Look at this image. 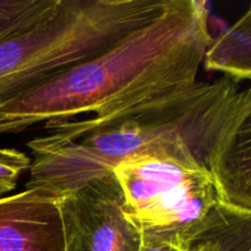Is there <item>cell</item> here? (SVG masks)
<instances>
[{"instance_id":"cell-13","label":"cell","mask_w":251,"mask_h":251,"mask_svg":"<svg viewBox=\"0 0 251 251\" xmlns=\"http://www.w3.org/2000/svg\"><path fill=\"white\" fill-rule=\"evenodd\" d=\"M186 251H205L203 247L200 244H190L186 248Z\"/></svg>"},{"instance_id":"cell-9","label":"cell","mask_w":251,"mask_h":251,"mask_svg":"<svg viewBox=\"0 0 251 251\" xmlns=\"http://www.w3.org/2000/svg\"><path fill=\"white\" fill-rule=\"evenodd\" d=\"M190 244L202 245L205 251H251V212L220 202L189 240Z\"/></svg>"},{"instance_id":"cell-7","label":"cell","mask_w":251,"mask_h":251,"mask_svg":"<svg viewBox=\"0 0 251 251\" xmlns=\"http://www.w3.org/2000/svg\"><path fill=\"white\" fill-rule=\"evenodd\" d=\"M210 172L221 202L251 212V97L221 140Z\"/></svg>"},{"instance_id":"cell-6","label":"cell","mask_w":251,"mask_h":251,"mask_svg":"<svg viewBox=\"0 0 251 251\" xmlns=\"http://www.w3.org/2000/svg\"><path fill=\"white\" fill-rule=\"evenodd\" d=\"M61 196L33 188L0 198V251H64Z\"/></svg>"},{"instance_id":"cell-11","label":"cell","mask_w":251,"mask_h":251,"mask_svg":"<svg viewBox=\"0 0 251 251\" xmlns=\"http://www.w3.org/2000/svg\"><path fill=\"white\" fill-rule=\"evenodd\" d=\"M31 167V158L16 149H0V195L16 188L17 180Z\"/></svg>"},{"instance_id":"cell-12","label":"cell","mask_w":251,"mask_h":251,"mask_svg":"<svg viewBox=\"0 0 251 251\" xmlns=\"http://www.w3.org/2000/svg\"><path fill=\"white\" fill-rule=\"evenodd\" d=\"M140 251H186L183 245L173 240L163 239L154 235L142 234V243Z\"/></svg>"},{"instance_id":"cell-1","label":"cell","mask_w":251,"mask_h":251,"mask_svg":"<svg viewBox=\"0 0 251 251\" xmlns=\"http://www.w3.org/2000/svg\"><path fill=\"white\" fill-rule=\"evenodd\" d=\"M250 97L251 88L240 90L225 76L113 114L46 123L47 134L27 144L26 188L63 195L149 153H168L210 171L221 140Z\"/></svg>"},{"instance_id":"cell-2","label":"cell","mask_w":251,"mask_h":251,"mask_svg":"<svg viewBox=\"0 0 251 251\" xmlns=\"http://www.w3.org/2000/svg\"><path fill=\"white\" fill-rule=\"evenodd\" d=\"M206 4L171 0L167 9L109 50L0 107V135L81 114H113L196 82L213 37Z\"/></svg>"},{"instance_id":"cell-4","label":"cell","mask_w":251,"mask_h":251,"mask_svg":"<svg viewBox=\"0 0 251 251\" xmlns=\"http://www.w3.org/2000/svg\"><path fill=\"white\" fill-rule=\"evenodd\" d=\"M113 173L124 194L127 216L142 234L173 240L185 249L221 202L208 169L168 153L126 159Z\"/></svg>"},{"instance_id":"cell-3","label":"cell","mask_w":251,"mask_h":251,"mask_svg":"<svg viewBox=\"0 0 251 251\" xmlns=\"http://www.w3.org/2000/svg\"><path fill=\"white\" fill-rule=\"evenodd\" d=\"M171 0H55L0 41V107L91 60L159 16Z\"/></svg>"},{"instance_id":"cell-10","label":"cell","mask_w":251,"mask_h":251,"mask_svg":"<svg viewBox=\"0 0 251 251\" xmlns=\"http://www.w3.org/2000/svg\"><path fill=\"white\" fill-rule=\"evenodd\" d=\"M55 0H0V41L36 21Z\"/></svg>"},{"instance_id":"cell-5","label":"cell","mask_w":251,"mask_h":251,"mask_svg":"<svg viewBox=\"0 0 251 251\" xmlns=\"http://www.w3.org/2000/svg\"><path fill=\"white\" fill-rule=\"evenodd\" d=\"M64 251H140L142 232L130 220L114 173L63 194Z\"/></svg>"},{"instance_id":"cell-8","label":"cell","mask_w":251,"mask_h":251,"mask_svg":"<svg viewBox=\"0 0 251 251\" xmlns=\"http://www.w3.org/2000/svg\"><path fill=\"white\" fill-rule=\"evenodd\" d=\"M208 71L239 81L251 78V6L237 22L213 37L203 59Z\"/></svg>"}]
</instances>
